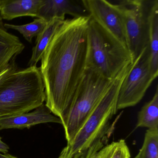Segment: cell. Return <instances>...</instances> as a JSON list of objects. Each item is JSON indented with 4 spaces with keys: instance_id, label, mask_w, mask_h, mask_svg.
<instances>
[{
    "instance_id": "8",
    "label": "cell",
    "mask_w": 158,
    "mask_h": 158,
    "mask_svg": "<svg viewBox=\"0 0 158 158\" xmlns=\"http://www.w3.org/2000/svg\"><path fill=\"white\" fill-rule=\"evenodd\" d=\"M81 2L90 19L110 37L128 50L123 20L116 4L106 0Z\"/></svg>"
},
{
    "instance_id": "11",
    "label": "cell",
    "mask_w": 158,
    "mask_h": 158,
    "mask_svg": "<svg viewBox=\"0 0 158 158\" xmlns=\"http://www.w3.org/2000/svg\"><path fill=\"white\" fill-rule=\"evenodd\" d=\"M25 46L20 39L9 33L0 16V73L5 70L11 61L23 52Z\"/></svg>"
},
{
    "instance_id": "21",
    "label": "cell",
    "mask_w": 158,
    "mask_h": 158,
    "mask_svg": "<svg viewBox=\"0 0 158 158\" xmlns=\"http://www.w3.org/2000/svg\"><path fill=\"white\" fill-rule=\"evenodd\" d=\"M0 158H18L15 156H13L10 154H2L0 153Z\"/></svg>"
},
{
    "instance_id": "14",
    "label": "cell",
    "mask_w": 158,
    "mask_h": 158,
    "mask_svg": "<svg viewBox=\"0 0 158 158\" xmlns=\"http://www.w3.org/2000/svg\"><path fill=\"white\" fill-rule=\"evenodd\" d=\"M65 20V17L53 18L48 22L42 32L37 36L35 46L33 48L32 56L27 64L29 67L36 66L52 38Z\"/></svg>"
},
{
    "instance_id": "5",
    "label": "cell",
    "mask_w": 158,
    "mask_h": 158,
    "mask_svg": "<svg viewBox=\"0 0 158 158\" xmlns=\"http://www.w3.org/2000/svg\"><path fill=\"white\" fill-rule=\"evenodd\" d=\"M133 63L128 50L110 37L90 18L85 69H93L108 79H114L127 65Z\"/></svg>"
},
{
    "instance_id": "19",
    "label": "cell",
    "mask_w": 158,
    "mask_h": 158,
    "mask_svg": "<svg viewBox=\"0 0 158 158\" xmlns=\"http://www.w3.org/2000/svg\"><path fill=\"white\" fill-rule=\"evenodd\" d=\"M18 66L15 62V59L10 63L9 66L0 73V86L7 80L9 77L14 73L18 70Z\"/></svg>"
},
{
    "instance_id": "10",
    "label": "cell",
    "mask_w": 158,
    "mask_h": 158,
    "mask_svg": "<svg viewBox=\"0 0 158 158\" xmlns=\"http://www.w3.org/2000/svg\"><path fill=\"white\" fill-rule=\"evenodd\" d=\"M65 15L73 18L89 16L81 1L42 0L37 18L48 23L55 17H65Z\"/></svg>"
},
{
    "instance_id": "1",
    "label": "cell",
    "mask_w": 158,
    "mask_h": 158,
    "mask_svg": "<svg viewBox=\"0 0 158 158\" xmlns=\"http://www.w3.org/2000/svg\"><path fill=\"white\" fill-rule=\"evenodd\" d=\"M89 16L64 20L42 55L39 67L46 107L62 121L86 68Z\"/></svg>"
},
{
    "instance_id": "15",
    "label": "cell",
    "mask_w": 158,
    "mask_h": 158,
    "mask_svg": "<svg viewBox=\"0 0 158 158\" xmlns=\"http://www.w3.org/2000/svg\"><path fill=\"white\" fill-rule=\"evenodd\" d=\"M146 127L148 129L158 127V88L151 100L141 108L138 115L136 128Z\"/></svg>"
},
{
    "instance_id": "12",
    "label": "cell",
    "mask_w": 158,
    "mask_h": 158,
    "mask_svg": "<svg viewBox=\"0 0 158 158\" xmlns=\"http://www.w3.org/2000/svg\"><path fill=\"white\" fill-rule=\"evenodd\" d=\"M0 16L2 20H13L23 16L37 17L42 0H0Z\"/></svg>"
},
{
    "instance_id": "4",
    "label": "cell",
    "mask_w": 158,
    "mask_h": 158,
    "mask_svg": "<svg viewBox=\"0 0 158 158\" xmlns=\"http://www.w3.org/2000/svg\"><path fill=\"white\" fill-rule=\"evenodd\" d=\"M114 79H108L95 70L85 69L70 108L62 121L67 142L74 136L107 94Z\"/></svg>"
},
{
    "instance_id": "22",
    "label": "cell",
    "mask_w": 158,
    "mask_h": 158,
    "mask_svg": "<svg viewBox=\"0 0 158 158\" xmlns=\"http://www.w3.org/2000/svg\"><path fill=\"white\" fill-rule=\"evenodd\" d=\"M0 10H1V1H0Z\"/></svg>"
},
{
    "instance_id": "6",
    "label": "cell",
    "mask_w": 158,
    "mask_h": 158,
    "mask_svg": "<svg viewBox=\"0 0 158 158\" xmlns=\"http://www.w3.org/2000/svg\"><path fill=\"white\" fill-rule=\"evenodd\" d=\"M151 2L123 0L115 4L123 20L127 48L133 62L148 46V15Z\"/></svg>"
},
{
    "instance_id": "17",
    "label": "cell",
    "mask_w": 158,
    "mask_h": 158,
    "mask_svg": "<svg viewBox=\"0 0 158 158\" xmlns=\"http://www.w3.org/2000/svg\"><path fill=\"white\" fill-rule=\"evenodd\" d=\"M46 21L41 18L35 19L33 22L27 24L16 25L11 24L4 23L7 29H12L19 32L23 35L26 40L32 43V39L37 37L43 30L47 25Z\"/></svg>"
},
{
    "instance_id": "9",
    "label": "cell",
    "mask_w": 158,
    "mask_h": 158,
    "mask_svg": "<svg viewBox=\"0 0 158 158\" xmlns=\"http://www.w3.org/2000/svg\"><path fill=\"white\" fill-rule=\"evenodd\" d=\"M48 123L62 124L61 119L52 114L51 111L43 104L31 112L0 118V130L29 128L36 125Z\"/></svg>"
},
{
    "instance_id": "16",
    "label": "cell",
    "mask_w": 158,
    "mask_h": 158,
    "mask_svg": "<svg viewBox=\"0 0 158 158\" xmlns=\"http://www.w3.org/2000/svg\"><path fill=\"white\" fill-rule=\"evenodd\" d=\"M134 158H158V127L146 131L142 147Z\"/></svg>"
},
{
    "instance_id": "2",
    "label": "cell",
    "mask_w": 158,
    "mask_h": 158,
    "mask_svg": "<svg viewBox=\"0 0 158 158\" xmlns=\"http://www.w3.org/2000/svg\"><path fill=\"white\" fill-rule=\"evenodd\" d=\"M132 66L127 65L115 77L110 89L88 117L74 136L67 142L58 158H94L107 145L113 131L111 123L117 113L119 90Z\"/></svg>"
},
{
    "instance_id": "7",
    "label": "cell",
    "mask_w": 158,
    "mask_h": 158,
    "mask_svg": "<svg viewBox=\"0 0 158 158\" xmlns=\"http://www.w3.org/2000/svg\"><path fill=\"white\" fill-rule=\"evenodd\" d=\"M157 77L151 68L148 46L145 48L134 61L119 90L117 110L137 104Z\"/></svg>"
},
{
    "instance_id": "13",
    "label": "cell",
    "mask_w": 158,
    "mask_h": 158,
    "mask_svg": "<svg viewBox=\"0 0 158 158\" xmlns=\"http://www.w3.org/2000/svg\"><path fill=\"white\" fill-rule=\"evenodd\" d=\"M148 47L151 68L158 75V1H152L148 15Z\"/></svg>"
},
{
    "instance_id": "20",
    "label": "cell",
    "mask_w": 158,
    "mask_h": 158,
    "mask_svg": "<svg viewBox=\"0 0 158 158\" xmlns=\"http://www.w3.org/2000/svg\"><path fill=\"white\" fill-rule=\"evenodd\" d=\"M9 149L10 148L9 146L2 140V137L0 136V152L3 154H7Z\"/></svg>"
},
{
    "instance_id": "18",
    "label": "cell",
    "mask_w": 158,
    "mask_h": 158,
    "mask_svg": "<svg viewBox=\"0 0 158 158\" xmlns=\"http://www.w3.org/2000/svg\"><path fill=\"white\" fill-rule=\"evenodd\" d=\"M94 158H131L129 148L124 139L107 144L96 154Z\"/></svg>"
},
{
    "instance_id": "3",
    "label": "cell",
    "mask_w": 158,
    "mask_h": 158,
    "mask_svg": "<svg viewBox=\"0 0 158 158\" xmlns=\"http://www.w3.org/2000/svg\"><path fill=\"white\" fill-rule=\"evenodd\" d=\"M45 100L40 68L18 69L0 86V118L29 112L44 104Z\"/></svg>"
}]
</instances>
